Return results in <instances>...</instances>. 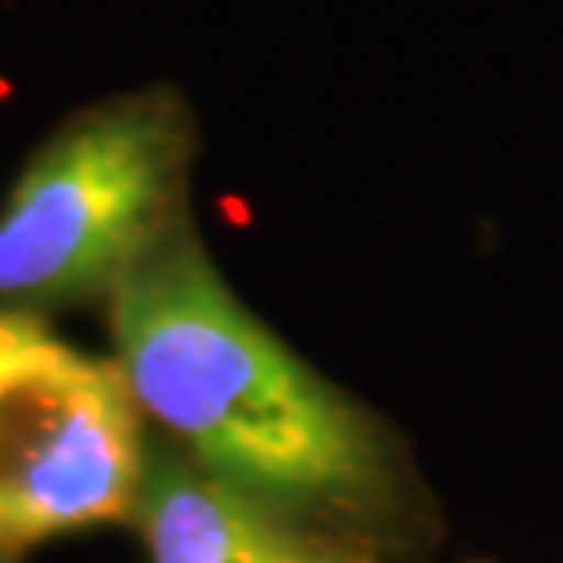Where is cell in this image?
Listing matches in <instances>:
<instances>
[{
  "instance_id": "3",
  "label": "cell",
  "mask_w": 563,
  "mask_h": 563,
  "mask_svg": "<svg viewBox=\"0 0 563 563\" xmlns=\"http://www.w3.org/2000/svg\"><path fill=\"white\" fill-rule=\"evenodd\" d=\"M140 418L114 363L0 311V553L132 516Z\"/></svg>"
},
{
  "instance_id": "4",
  "label": "cell",
  "mask_w": 563,
  "mask_h": 563,
  "mask_svg": "<svg viewBox=\"0 0 563 563\" xmlns=\"http://www.w3.org/2000/svg\"><path fill=\"white\" fill-rule=\"evenodd\" d=\"M132 516L151 563H341L297 542L267 505L173 454L146 450Z\"/></svg>"
},
{
  "instance_id": "1",
  "label": "cell",
  "mask_w": 563,
  "mask_h": 563,
  "mask_svg": "<svg viewBox=\"0 0 563 563\" xmlns=\"http://www.w3.org/2000/svg\"><path fill=\"white\" fill-rule=\"evenodd\" d=\"M107 300L121 380L187 461L282 509L380 494L377 428L245 308L184 217Z\"/></svg>"
},
{
  "instance_id": "5",
  "label": "cell",
  "mask_w": 563,
  "mask_h": 563,
  "mask_svg": "<svg viewBox=\"0 0 563 563\" xmlns=\"http://www.w3.org/2000/svg\"><path fill=\"white\" fill-rule=\"evenodd\" d=\"M0 563H4V553H0Z\"/></svg>"
},
{
  "instance_id": "2",
  "label": "cell",
  "mask_w": 563,
  "mask_h": 563,
  "mask_svg": "<svg viewBox=\"0 0 563 563\" xmlns=\"http://www.w3.org/2000/svg\"><path fill=\"white\" fill-rule=\"evenodd\" d=\"M195 121L176 88H140L74 114L0 206V311L110 297L184 217Z\"/></svg>"
}]
</instances>
